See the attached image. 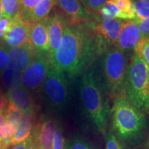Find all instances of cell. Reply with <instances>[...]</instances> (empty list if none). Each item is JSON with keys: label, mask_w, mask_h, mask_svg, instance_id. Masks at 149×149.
Segmentation results:
<instances>
[{"label": "cell", "mask_w": 149, "mask_h": 149, "mask_svg": "<svg viewBox=\"0 0 149 149\" xmlns=\"http://www.w3.org/2000/svg\"><path fill=\"white\" fill-rule=\"evenodd\" d=\"M148 146H149V136H148Z\"/></svg>", "instance_id": "74e56055"}, {"label": "cell", "mask_w": 149, "mask_h": 149, "mask_svg": "<svg viewBox=\"0 0 149 149\" xmlns=\"http://www.w3.org/2000/svg\"><path fill=\"white\" fill-rule=\"evenodd\" d=\"M61 15L67 24H73L86 22H95L99 15L93 13L84 6L80 0H57Z\"/></svg>", "instance_id": "ba28073f"}, {"label": "cell", "mask_w": 149, "mask_h": 149, "mask_svg": "<svg viewBox=\"0 0 149 149\" xmlns=\"http://www.w3.org/2000/svg\"><path fill=\"white\" fill-rule=\"evenodd\" d=\"M31 26L24 22L21 17L12 19V25L3 39V44L7 48H13L29 42Z\"/></svg>", "instance_id": "7c38bea8"}, {"label": "cell", "mask_w": 149, "mask_h": 149, "mask_svg": "<svg viewBox=\"0 0 149 149\" xmlns=\"http://www.w3.org/2000/svg\"><path fill=\"white\" fill-rule=\"evenodd\" d=\"M115 5L125 16L126 20L135 19V12L132 0H112Z\"/></svg>", "instance_id": "603a6c76"}, {"label": "cell", "mask_w": 149, "mask_h": 149, "mask_svg": "<svg viewBox=\"0 0 149 149\" xmlns=\"http://www.w3.org/2000/svg\"><path fill=\"white\" fill-rule=\"evenodd\" d=\"M107 49L93 22L66 23L60 46L50 56V61L68 77L74 79L88 71Z\"/></svg>", "instance_id": "6da1fadb"}, {"label": "cell", "mask_w": 149, "mask_h": 149, "mask_svg": "<svg viewBox=\"0 0 149 149\" xmlns=\"http://www.w3.org/2000/svg\"><path fill=\"white\" fill-rule=\"evenodd\" d=\"M134 51L146 63L149 69V38L141 40Z\"/></svg>", "instance_id": "4316f807"}, {"label": "cell", "mask_w": 149, "mask_h": 149, "mask_svg": "<svg viewBox=\"0 0 149 149\" xmlns=\"http://www.w3.org/2000/svg\"><path fill=\"white\" fill-rule=\"evenodd\" d=\"M141 40L138 23L135 19L126 20L121 29L116 47L123 51L135 49Z\"/></svg>", "instance_id": "4fadbf2b"}, {"label": "cell", "mask_w": 149, "mask_h": 149, "mask_svg": "<svg viewBox=\"0 0 149 149\" xmlns=\"http://www.w3.org/2000/svg\"><path fill=\"white\" fill-rule=\"evenodd\" d=\"M79 93L86 113L104 136L107 133L111 109L103 88L93 71L88 70L82 74L79 81Z\"/></svg>", "instance_id": "3957f363"}, {"label": "cell", "mask_w": 149, "mask_h": 149, "mask_svg": "<svg viewBox=\"0 0 149 149\" xmlns=\"http://www.w3.org/2000/svg\"><path fill=\"white\" fill-rule=\"evenodd\" d=\"M102 19H120L126 20L124 15L121 12L112 0H109L104 4L98 13Z\"/></svg>", "instance_id": "7402d4cb"}, {"label": "cell", "mask_w": 149, "mask_h": 149, "mask_svg": "<svg viewBox=\"0 0 149 149\" xmlns=\"http://www.w3.org/2000/svg\"><path fill=\"white\" fill-rule=\"evenodd\" d=\"M104 137L105 138L106 149H128V147L120 142L111 130L108 131Z\"/></svg>", "instance_id": "f1b7e54d"}, {"label": "cell", "mask_w": 149, "mask_h": 149, "mask_svg": "<svg viewBox=\"0 0 149 149\" xmlns=\"http://www.w3.org/2000/svg\"><path fill=\"white\" fill-rule=\"evenodd\" d=\"M65 149H95L92 144L79 135H72L66 141Z\"/></svg>", "instance_id": "cb8c5ba5"}, {"label": "cell", "mask_w": 149, "mask_h": 149, "mask_svg": "<svg viewBox=\"0 0 149 149\" xmlns=\"http://www.w3.org/2000/svg\"><path fill=\"white\" fill-rule=\"evenodd\" d=\"M66 22L60 13H55L48 17V33L49 41V55L55 53L60 46L64 29Z\"/></svg>", "instance_id": "5bb4252c"}, {"label": "cell", "mask_w": 149, "mask_h": 149, "mask_svg": "<svg viewBox=\"0 0 149 149\" xmlns=\"http://www.w3.org/2000/svg\"><path fill=\"white\" fill-rule=\"evenodd\" d=\"M57 0H41L31 11L27 24H33L48 17L51 10L56 5Z\"/></svg>", "instance_id": "ac0fdd59"}, {"label": "cell", "mask_w": 149, "mask_h": 149, "mask_svg": "<svg viewBox=\"0 0 149 149\" xmlns=\"http://www.w3.org/2000/svg\"><path fill=\"white\" fill-rule=\"evenodd\" d=\"M41 0H20V17L27 23L31 11Z\"/></svg>", "instance_id": "d4e9b609"}, {"label": "cell", "mask_w": 149, "mask_h": 149, "mask_svg": "<svg viewBox=\"0 0 149 149\" xmlns=\"http://www.w3.org/2000/svg\"><path fill=\"white\" fill-rule=\"evenodd\" d=\"M137 21L138 23L141 40L149 38V17L143 20H137Z\"/></svg>", "instance_id": "d6a6232c"}, {"label": "cell", "mask_w": 149, "mask_h": 149, "mask_svg": "<svg viewBox=\"0 0 149 149\" xmlns=\"http://www.w3.org/2000/svg\"><path fill=\"white\" fill-rule=\"evenodd\" d=\"M135 12V19L143 20L149 17V6L141 0H132Z\"/></svg>", "instance_id": "83f0119b"}, {"label": "cell", "mask_w": 149, "mask_h": 149, "mask_svg": "<svg viewBox=\"0 0 149 149\" xmlns=\"http://www.w3.org/2000/svg\"><path fill=\"white\" fill-rule=\"evenodd\" d=\"M1 82L8 91L22 86V72L6 68L1 72Z\"/></svg>", "instance_id": "ffe728a7"}, {"label": "cell", "mask_w": 149, "mask_h": 149, "mask_svg": "<svg viewBox=\"0 0 149 149\" xmlns=\"http://www.w3.org/2000/svg\"><path fill=\"white\" fill-rule=\"evenodd\" d=\"M2 16L10 19L20 17V0H0Z\"/></svg>", "instance_id": "44dd1931"}, {"label": "cell", "mask_w": 149, "mask_h": 149, "mask_svg": "<svg viewBox=\"0 0 149 149\" xmlns=\"http://www.w3.org/2000/svg\"><path fill=\"white\" fill-rule=\"evenodd\" d=\"M34 113H24L10 141V146H13L27 139L32 133Z\"/></svg>", "instance_id": "e0dca14e"}, {"label": "cell", "mask_w": 149, "mask_h": 149, "mask_svg": "<svg viewBox=\"0 0 149 149\" xmlns=\"http://www.w3.org/2000/svg\"><path fill=\"white\" fill-rule=\"evenodd\" d=\"M148 79H149V70H148Z\"/></svg>", "instance_id": "f35d334b"}, {"label": "cell", "mask_w": 149, "mask_h": 149, "mask_svg": "<svg viewBox=\"0 0 149 149\" xmlns=\"http://www.w3.org/2000/svg\"><path fill=\"white\" fill-rule=\"evenodd\" d=\"M113 100L110 110L111 131L126 147L141 146L147 137L148 120L144 112L136 107L125 95Z\"/></svg>", "instance_id": "7a4b0ae2"}, {"label": "cell", "mask_w": 149, "mask_h": 149, "mask_svg": "<svg viewBox=\"0 0 149 149\" xmlns=\"http://www.w3.org/2000/svg\"><path fill=\"white\" fill-rule=\"evenodd\" d=\"M32 148V139L31 136L25 141L18 143L15 145H13L12 149H31Z\"/></svg>", "instance_id": "836d02e7"}, {"label": "cell", "mask_w": 149, "mask_h": 149, "mask_svg": "<svg viewBox=\"0 0 149 149\" xmlns=\"http://www.w3.org/2000/svg\"><path fill=\"white\" fill-rule=\"evenodd\" d=\"M2 17V9H1V3H0V18Z\"/></svg>", "instance_id": "d590c367"}, {"label": "cell", "mask_w": 149, "mask_h": 149, "mask_svg": "<svg viewBox=\"0 0 149 149\" xmlns=\"http://www.w3.org/2000/svg\"><path fill=\"white\" fill-rule=\"evenodd\" d=\"M84 6L91 12L98 15L102 7L109 0H80Z\"/></svg>", "instance_id": "f546056e"}, {"label": "cell", "mask_w": 149, "mask_h": 149, "mask_svg": "<svg viewBox=\"0 0 149 149\" xmlns=\"http://www.w3.org/2000/svg\"><path fill=\"white\" fill-rule=\"evenodd\" d=\"M22 114V111L17 109L15 106L8 102L5 111L6 115V127L9 137L12 138L16 128L21 120Z\"/></svg>", "instance_id": "d6986e66"}, {"label": "cell", "mask_w": 149, "mask_h": 149, "mask_svg": "<svg viewBox=\"0 0 149 149\" xmlns=\"http://www.w3.org/2000/svg\"><path fill=\"white\" fill-rule=\"evenodd\" d=\"M50 61L49 53L36 51L31 64L22 72V83L24 88L37 90L44 84Z\"/></svg>", "instance_id": "52a82bcc"}, {"label": "cell", "mask_w": 149, "mask_h": 149, "mask_svg": "<svg viewBox=\"0 0 149 149\" xmlns=\"http://www.w3.org/2000/svg\"><path fill=\"white\" fill-rule=\"evenodd\" d=\"M48 17L35 22L31 26L29 42L37 51L49 53Z\"/></svg>", "instance_id": "9a60e30c"}, {"label": "cell", "mask_w": 149, "mask_h": 149, "mask_svg": "<svg viewBox=\"0 0 149 149\" xmlns=\"http://www.w3.org/2000/svg\"><path fill=\"white\" fill-rule=\"evenodd\" d=\"M8 104V100L6 98V96L0 93V112L5 111Z\"/></svg>", "instance_id": "e575fe53"}, {"label": "cell", "mask_w": 149, "mask_h": 149, "mask_svg": "<svg viewBox=\"0 0 149 149\" xmlns=\"http://www.w3.org/2000/svg\"><path fill=\"white\" fill-rule=\"evenodd\" d=\"M126 20L100 18L93 22V26L101 37L107 49L116 46L122 27Z\"/></svg>", "instance_id": "30bf717a"}, {"label": "cell", "mask_w": 149, "mask_h": 149, "mask_svg": "<svg viewBox=\"0 0 149 149\" xmlns=\"http://www.w3.org/2000/svg\"><path fill=\"white\" fill-rule=\"evenodd\" d=\"M128 62L125 51L112 46L104 53L103 72L105 88L110 97L114 100L124 95V84Z\"/></svg>", "instance_id": "5b68a950"}, {"label": "cell", "mask_w": 149, "mask_h": 149, "mask_svg": "<svg viewBox=\"0 0 149 149\" xmlns=\"http://www.w3.org/2000/svg\"><path fill=\"white\" fill-rule=\"evenodd\" d=\"M8 48L3 43H0V72L7 68L8 61Z\"/></svg>", "instance_id": "4dcf8cb0"}, {"label": "cell", "mask_w": 149, "mask_h": 149, "mask_svg": "<svg viewBox=\"0 0 149 149\" xmlns=\"http://www.w3.org/2000/svg\"><path fill=\"white\" fill-rule=\"evenodd\" d=\"M141 1H144V2L147 3V4L149 6V0H141Z\"/></svg>", "instance_id": "8d00e7d4"}, {"label": "cell", "mask_w": 149, "mask_h": 149, "mask_svg": "<svg viewBox=\"0 0 149 149\" xmlns=\"http://www.w3.org/2000/svg\"><path fill=\"white\" fill-rule=\"evenodd\" d=\"M11 25L12 19L3 16L0 18V43H3L1 42H3V39L8 33Z\"/></svg>", "instance_id": "1f68e13d"}, {"label": "cell", "mask_w": 149, "mask_h": 149, "mask_svg": "<svg viewBox=\"0 0 149 149\" xmlns=\"http://www.w3.org/2000/svg\"><path fill=\"white\" fill-rule=\"evenodd\" d=\"M6 98L8 102L24 113H35L36 106L27 89L23 86L8 91Z\"/></svg>", "instance_id": "2e32d148"}, {"label": "cell", "mask_w": 149, "mask_h": 149, "mask_svg": "<svg viewBox=\"0 0 149 149\" xmlns=\"http://www.w3.org/2000/svg\"><path fill=\"white\" fill-rule=\"evenodd\" d=\"M31 149H35V148H31Z\"/></svg>", "instance_id": "ab89813d"}, {"label": "cell", "mask_w": 149, "mask_h": 149, "mask_svg": "<svg viewBox=\"0 0 149 149\" xmlns=\"http://www.w3.org/2000/svg\"><path fill=\"white\" fill-rule=\"evenodd\" d=\"M65 148H66V140L64 138V132L61 124L57 123L53 134L51 149H65Z\"/></svg>", "instance_id": "484cf974"}, {"label": "cell", "mask_w": 149, "mask_h": 149, "mask_svg": "<svg viewBox=\"0 0 149 149\" xmlns=\"http://www.w3.org/2000/svg\"><path fill=\"white\" fill-rule=\"evenodd\" d=\"M44 93L48 103L56 110L64 109L70 99V87L66 74L50 61L44 84Z\"/></svg>", "instance_id": "8992f818"}, {"label": "cell", "mask_w": 149, "mask_h": 149, "mask_svg": "<svg viewBox=\"0 0 149 149\" xmlns=\"http://www.w3.org/2000/svg\"><path fill=\"white\" fill-rule=\"evenodd\" d=\"M57 123L53 117L44 116L33 125L31 135L32 148H52L53 134Z\"/></svg>", "instance_id": "9c48e42d"}, {"label": "cell", "mask_w": 149, "mask_h": 149, "mask_svg": "<svg viewBox=\"0 0 149 149\" xmlns=\"http://www.w3.org/2000/svg\"><path fill=\"white\" fill-rule=\"evenodd\" d=\"M148 67L137 53L128 65L124 95L132 104L143 112L149 110Z\"/></svg>", "instance_id": "277c9868"}, {"label": "cell", "mask_w": 149, "mask_h": 149, "mask_svg": "<svg viewBox=\"0 0 149 149\" xmlns=\"http://www.w3.org/2000/svg\"><path fill=\"white\" fill-rule=\"evenodd\" d=\"M36 50L29 42L19 47L9 48L7 68L22 72L31 64Z\"/></svg>", "instance_id": "8fae6325"}]
</instances>
